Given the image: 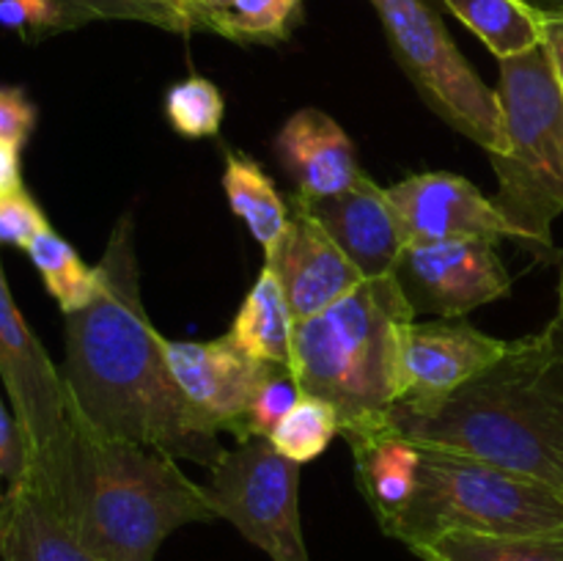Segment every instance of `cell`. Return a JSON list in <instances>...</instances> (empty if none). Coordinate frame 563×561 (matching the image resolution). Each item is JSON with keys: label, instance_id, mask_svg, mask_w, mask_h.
I'll list each match as a JSON object with an SVG mask.
<instances>
[{"label": "cell", "instance_id": "1", "mask_svg": "<svg viewBox=\"0 0 563 561\" xmlns=\"http://www.w3.org/2000/svg\"><path fill=\"white\" fill-rule=\"evenodd\" d=\"M104 289L91 306L64 314V383L75 418L97 438L130 440L174 460L214 468L218 429L185 399L141 297L135 223L121 215L108 237Z\"/></svg>", "mask_w": 563, "mask_h": 561}, {"label": "cell", "instance_id": "2", "mask_svg": "<svg viewBox=\"0 0 563 561\" xmlns=\"http://www.w3.org/2000/svg\"><path fill=\"white\" fill-rule=\"evenodd\" d=\"M390 421L421 449L478 457L563 493V344L548 328L511 341L443 402H396Z\"/></svg>", "mask_w": 563, "mask_h": 561}, {"label": "cell", "instance_id": "3", "mask_svg": "<svg viewBox=\"0 0 563 561\" xmlns=\"http://www.w3.org/2000/svg\"><path fill=\"white\" fill-rule=\"evenodd\" d=\"M49 501L102 561H154L176 528L218 520L207 490L187 479L174 457L97 438L80 424Z\"/></svg>", "mask_w": 563, "mask_h": 561}, {"label": "cell", "instance_id": "4", "mask_svg": "<svg viewBox=\"0 0 563 561\" xmlns=\"http://www.w3.org/2000/svg\"><path fill=\"white\" fill-rule=\"evenodd\" d=\"M416 311L394 275L363 280L295 324L291 377L339 416V435L390 418L405 399V352Z\"/></svg>", "mask_w": 563, "mask_h": 561}, {"label": "cell", "instance_id": "5", "mask_svg": "<svg viewBox=\"0 0 563 561\" xmlns=\"http://www.w3.org/2000/svg\"><path fill=\"white\" fill-rule=\"evenodd\" d=\"M498 102L504 148L489 154L511 240L553 251V223L563 215V86L544 42L500 61Z\"/></svg>", "mask_w": 563, "mask_h": 561}, {"label": "cell", "instance_id": "6", "mask_svg": "<svg viewBox=\"0 0 563 561\" xmlns=\"http://www.w3.org/2000/svg\"><path fill=\"white\" fill-rule=\"evenodd\" d=\"M416 493L388 537L418 548L451 531L484 537L563 534V493L460 451L421 449Z\"/></svg>", "mask_w": 563, "mask_h": 561}, {"label": "cell", "instance_id": "7", "mask_svg": "<svg viewBox=\"0 0 563 561\" xmlns=\"http://www.w3.org/2000/svg\"><path fill=\"white\" fill-rule=\"evenodd\" d=\"M401 66L423 102L487 154L504 148L498 91L476 75L451 38L434 0H372Z\"/></svg>", "mask_w": 563, "mask_h": 561}, {"label": "cell", "instance_id": "8", "mask_svg": "<svg viewBox=\"0 0 563 561\" xmlns=\"http://www.w3.org/2000/svg\"><path fill=\"white\" fill-rule=\"evenodd\" d=\"M0 383L25 443V482L53 493L69 465L77 432L75 407L64 374L36 339L11 297L0 264Z\"/></svg>", "mask_w": 563, "mask_h": 561}, {"label": "cell", "instance_id": "9", "mask_svg": "<svg viewBox=\"0 0 563 561\" xmlns=\"http://www.w3.org/2000/svg\"><path fill=\"white\" fill-rule=\"evenodd\" d=\"M209 506L273 561H311L300 522V465L269 438H247L209 468Z\"/></svg>", "mask_w": 563, "mask_h": 561}, {"label": "cell", "instance_id": "10", "mask_svg": "<svg viewBox=\"0 0 563 561\" xmlns=\"http://www.w3.org/2000/svg\"><path fill=\"white\" fill-rule=\"evenodd\" d=\"M394 278L412 311L434 314L438 319H462L511 292L498 242L484 237L407 242Z\"/></svg>", "mask_w": 563, "mask_h": 561}, {"label": "cell", "instance_id": "11", "mask_svg": "<svg viewBox=\"0 0 563 561\" xmlns=\"http://www.w3.org/2000/svg\"><path fill=\"white\" fill-rule=\"evenodd\" d=\"M163 350L185 399L218 432H231L240 443L247 440L253 396L275 363L251 358L229 333L212 341H170L163 336Z\"/></svg>", "mask_w": 563, "mask_h": 561}, {"label": "cell", "instance_id": "12", "mask_svg": "<svg viewBox=\"0 0 563 561\" xmlns=\"http://www.w3.org/2000/svg\"><path fill=\"white\" fill-rule=\"evenodd\" d=\"M300 204L361 270L366 280L394 275L396 262L407 248L405 223L390 204L388 187H379L372 176L361 179L346 190L328 198H291Z\"/></svg>", "mask_w": 563, "mask_h": 561}, {"label": "cell", "instance_id": "13", "mask_svg": "<svg viewBox=\"0 0 563 561\" xmlns=\"http://www.w3.org/2000/svg\"><path fill=\"white\" fill-rule=\"evenodd\" d=\"M390 204L399 212L410 242H443L484 237L511 240L504 215L493 198L484 196L465 176L429 170L388 187Z\"/></svg>", "mask_w": 563, "mask_h": 561}, {"label": "cell", "instance_id": "14", "mask_svg": "<svg viewBox=\"0 0 563 561\" xmlns=\"http://www.w3.org/2000/svg\"><path fill=\"white\" fill-rule=\"evenodd\" d=\"M511 341L495 339L465 319L412 322L405 352V405H434L487 372Z\"/></svg>", "mask_w": 563, "mask_h": 561}, {"label": "cell", "instance_id": "15", "mask_svg": "<svg viewBox=\"0 0 563 561\" xmlns=\"http://www.w3.org/2000/svg\"><path fill=\"white\" fill-rule=\"evenodd\" d=\"M264 264L278 275L295 324L317 317L366 280L333 237L295 201L289 229Z\"/></svg>", "mask_w": 563, "mask_h": 561}, {"label": "cell", "instance_id": "16", "mask_svg": "<svg viewBox=\"0 0 563 561\" xmlns=\"http://www.w3.org/2000/svg\"><path fill=\"white\" fill-rule=\"evenodd\" d=\"M275 154L302 198L335 196L363 174L352 138L319 108H302L286 119L275 135Z\"/></svg>", "mask_w": 563, "mask_h": 561}, {"label": "cell", "instance_id": "17", "mask_svg": "<svg viewBox=\"0 0 563 561\" xmlns=\"http://www.w3.org/2000/svg\"><path fill=\"white\" fill-rule=\"evenodd\" d=\"M355 457V476L379 528L388 531L410 504L421 471V446L407 440L390 418L341 432Z\"/></svg>", "mask_w": 563, "mask_h": 561}, {"label": "cell", "instance_id": "18", "mask_svg": "<svg viewBox=\"0 0 563 561\" xmlns=\"http://www.w3.org/2000/svg\"><path fill=\"white\" fill-rule=\"evenodd\" d=\"M0 559L3 561H102L49 501L20 479L0 498Z\"/></svg>", "mask_w": 563, "mask_h": 561}, {"label": "cell", "instance_id": "19", "mask_svg": "<svg viewBox=\"0 0 563 561\" xmlns=\"http://www.w3.org/2000/svg\"><path fill=\"white\" fill-rule=\"evenodd\" d=\"M231 341L256 361L291 369L295 317L278 275L264 264L229 330Z\"/></svg>", "mask_w": 563, "mask_h": 561}, {"label": "cell", "instance_id": "20", "mask_svg": "<svg viewBox=\"0 0 563 561\" xmlns=\"http://www.w3.org/2000/svg\"><path fill=\"white\" fill-rule=\"evenodd\" d=\"M223 190L231 212L247 226L253 240L262 245L264 256H269L284 240L291 218L289 204L280 198L275 182L264 174L256 160L236 152V148H229L223 168Z\"/></svg>", "mask_w": 563, "mask_h": 561}, {"label": "cell", "instance_id": "21", "mask_svg": "<svg viewBox=\"0 0 563 561\" xmlns=\"http://www.w3.org/2000/svg\"><path fill=\"white\" fill-rule=\"evenodd\" d=\"M55 33L75 31L99 20H126L170 33L209 31L207 16L190 0H47Z\"/></svg>", "mask_w": 563, "mask_h": 561}, {"label": "cell", "instance_id": "22", "mask_svg": "<svg viewBox=\"0 0 563 561\" xmlns=\"http://www.w3.org/2000/svg\"><path fill=\"white\" fill-rule=\"evenodd\" d=\"M498 61L515 58L544 42V14L522 0H443Z\"/></svg>", "mask_w": 563, "mask_h": 561}, {"label": "cell", "instance_id": "23", "mask_svg": "<svg viewBox=\"0 0 563 561\" xmlns=\"http://www.w3.org/2000/svg\"><path fill=\"white\" fill-rule=\"evenodd\" d=\"M25 253L64 314L80 311L102 295L104 280L99 267H88L53 226L33 237Z\"/></svg>", "mask_w": 563, "mask_h": 561}, {"label": "cell", "instance_id": "24", "mask_svg": "<svg viewBox=\"0 0 563 561\" xmlns=\"http://www.w3.org/2000/svg\"><path fill=\"white\" fill-rule=\"evenodd\" d=\"M421 561H563V534L542 537H484L451 531L412 548Z\"/></svg>", "mask_w": 563, "mask_h": 561}, {"label": "cell", "instance_id": "25", "mask_svg": "<svg viewBox=\"0 0 563 561\" xmlns=\"http://www.w3.org/2000/svg\"><path fill=\"white\" fill-rule=\"evenodd\" d=\"M302 22V0H231L212 16V33L240 44H278Z\"/></svg>", "mask_w": 563, "mask_h": 561}, {"label": "cell", "instance_id": "26", "mask_svg": "<svg viewBox=\"0 0 563 561\" xmlns=\"http://www.w3.org/2000/svg\"><path fill=\"white\" fill-rule=\"evenodd\" d=\"M339 416L324 399L302 394L297 405L278 421L269 435V443L286 457V460L306 465L322 457L333 438L339 435Z\"/></svg>", "mask_w": 563, "mask_h": 561}, {"label": "cell", "instance_id": "27", "mask_svg": "<svg viewBox=\"0 0 563 561\" xmlns=\"http://www.w3.org/2000/svg\"><path fill=\"white\" fill-rule=\"evenodd\" d=\"M225 99L212 80L190 75L165 94V119L181 138H212L223 127Z\"/></svg>", "mask_w": 563, "mask_h": 561}, {"label": "cell", "instance_id": "28", "mask_svg": "<svg viewBox=\"0 0 563 561\" xmlns=\"http://www.w3.org/2000/svg\"><path fill=\"white\" fill-rule=\"evenodd\" d=\"M300 396L302 391L291 377V369L275 366L258 394L253 396L251 413H247V438H269L280 418L297 405Z\"/></svg>", "mask_w": 563, "mask_h": 561}, {"label": "cell", "instance_id": "29", "mask_svg": "<svg viewBox=\"0 0 563 561\" xmlns=\"http://www.w3.org/2000/svg\"><path fill=\"white\" fill-rule=\"evenodd\" d=\"M44 229H49L47 215L25 187L0 196V245H14L25 251L33 237L42 234Z\"/></svg>", "mask_w": 563, "mask_h": 561}, {"label": "cell", "instance_id": "30", "mask_svg": "<svg viewBox=\"0 0 563 561\" xmlns=\"http://www.w3.org/2000/svg\"><path fill=\"white\" fill-rule=\"evenodd\" d=\"M36 127V105L22 88L0 86V141L22 148Z\"/></svg>", "mask_w": 563, "mask_h": 561}, {"label": "cell", "instance_id": "31", "mask_svg": "<svg viewBox=\"0 0 563 561\" xmlns=\"http://www.w3.org/2000/svg\"><path fill=\"white\" fill-rule=\"evenodd\" d=\"M25 443H22L20 427H16L11 410H5L0 396V498L11 484L25 476Z\"/></svg>", "mask_w": 563, "mask_h": 561}, {"label": "cell", "instance_id": "32", "mask_svg": "<svg viewBox=\"0 0 563 561\" xmlns=\"http://www.w3.org/2000/svg\"><path fill=\"white\" fill-rule=\"evenodd\" d=\"M22 148L11 146L9 141H0V196L5 193L20 190L22 185V163H20Z\"/></svg>", "mask_w": 563, "mask_h": 561}, {"label": "cell", "instance_id": "33", "mask_svg": "<svg viewBox=\"0 0 563 561\" xmlns=\"http://www.w3.org/2000/svg\"><path fill=\"white\" fill-rule=\"evenodd\" d=\"M544 47H548L550 58H553V66L563 86V14L544 16Z\"/></svg>", "mask_w": 563, "mask_h": 561}, {"label": "cell", "instance_id": "34", "mask_svg": "<svg viewBox=\"0 0 563 561\" xmlns=\"http://www.w3.org/2000/svg\"><path fill=\"white\" fill-rule=\"evenodd\" d=\"M548 330L563 344V256L559 264V306H555V317L548 322Z\"/></svg>", "mask_w": 563, "mask_h": 561}, {"label": "cell", "instance_id": "35", "mask_svg": "<svg viewBox=\"0 0 563 561\" xmlns=\"http://www.w3.org/2000/svg\"><path fill=\"white\" fill-rule=\"evenodd\" d=\"M192 6H198V9L203 11V16H207V25H209V33H212V16L220 14V11L229 9L231 0H190Z\"/></svg>", "mask_w": 563, "mask_h": 561}, {"label": "cell", "instance_id": "36", "mask_svg": "<svg viewBox=\"0 0 563 561\" xmlns=\"http://www.w3.org/2000/svg\"><path fill=\"white\" fill-rule=\"evenodd\" d=\"M522 3H528L533 11H539L544 16L563 14V0H522Z\"/></svg>", "mask_w": 563, "mask_h": 561}]
</instances>
